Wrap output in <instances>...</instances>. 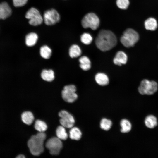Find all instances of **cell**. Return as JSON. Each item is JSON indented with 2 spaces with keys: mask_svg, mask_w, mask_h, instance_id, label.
<instances>
[{
  "mask_svg": "<svg viewBox=\"0 0 158 158\" xmlns=\"http://www.w3.org/2000/svg\"><path fill=\"white\" fill-rule=\"evenodd\" d=\"M95 43L99 50L105 51L114 47L117 44V40L116 36L111 31L103 30L99 31Z\"/></svg>",
  "mask_w": 158,
  "mask_h": 158,
  "instance_id": "obj_1",
  "label": "cell"
},
{
  "mask_svg": "<svg viewBox=\"0 0 158 158\" xmlns=\"http://www.w3.org/2000/svg\"><path fill=\"white\" fill-rule=\"evenodd\" d=\"M46 138V135L44 132H39L30 138L28 141V146L32 155L39 156L43 152L44 142Z\"/></svg>",
  "mask_w": 158,
  "mask_h": 158,
  "instance_id": "obj_2",
  "label": "cell"
},
{
  "mask_svg": "<svg viewBox=\"0 0 158 158\" xmlns=\"http://www.w3.org/2000/svg\"><path fill=\"white\" fill-rule=\"evenodd\" d=\"M139 39V35L135 31L131 28H128L123 32L121 37L120 41L124 46L129 48L133 46Z\"/></svg>",
  "mask_w": 158,
  "mask_h": 158,
  "instance_id": "obj_3",
  "label": "cell"
},
{
  "mask_svg": "<svg viewBox=\"0 0 158 158\" xmlns=\"http://www.w3.org/2000/svg\"><path fill=\"white\" fill-rule=\"evenodd\" d=\"M99 20L98 16L92 13L86 15L81 21L82 26L85 28H90L93 30L97 29L99 25Z\"/></svg>",
  "mask_w": 158,
  "mask_h": 158,
  "instance_id": "obj_4",
  "label": "cell"
},
{
  "mask_svg": "<svg viewBox=\"0 0 158 158\" xmlns=\"http://www.w3.org/2000/svg\"><path fill=\"white\" fill-rule=\"evenodd\" d=\"M157 84L156 82L144 79L141 81L138 90L141 94L151 95L157 91Z\"/></svg>",
  "mask_w": 158,
  "mask_h": 158,
  "instance_id": "obj_5",
  "label": "cell"
},
{
  "mask_svg": "<svg viewBox=\"0 0 158 158\" xmlns=\"http://www.w3.org/2000/svg\"><path fill=\"white\" fill-rule=\"evenodd\" d=\"M25 17L29 20V23L34 26L41 24L43 20L39 11L33 7H32L28 10L26 13Z\"/></svg>",
  "mask_w": 158,
  "mask_h": 158,
  "instance_id": "obj_6",
  "label": "cell"
},
{
  "mask_svg": "<svg viewBox=\"0 0 158 158\" xmlns=\"http://www.w3.org/2000/svg\"><path fill=\"white\" fill-rule=\"evenodd\" d=\"M45 146L51 154L57 155L59 154L63 145L60 139L57 137H54L47 141Z\"/></svg>",
  "mask_w": 158,
  "mask_h": 158,
  "instance_id": "obj_7",
  "label": "cell"
},
{
  "mask_svg": "<svg viewBox=\"0 0 158 158\" xmlns=\"http://www.w3.org/2000/svg\"><path fill=\"white\" fill-rule=\"evenodd\" d=\"M76 87L71 85L65 86L62 91V96L66 102L70 103L73 102L78 98V95L75 92Z\"/></svg>",
  "mask_w": 158,
  "mask_h": 158,
  "instance_id": "obj_8",
  "label": "cell"
},
{
  "mask_svg": "<svg viewBox=\"0 0 158 158\" xmlns=\"http://www.w3.org/2000/svg\"><path fill=\"white\" fill-rule=\"evenodd\" d=\"M60 18V16L58 12L55 9H51L44 12L43 19L46 25H51L58 22Z\"/></svg>",
  "mask_w": 158,
  "mask_h": 158,
  "instance_id": "obj_9",
  "label": "cell"
},
{
  "mask_svg": "<svg viewBox=\"0 0 158 158\" xmlns=\"http://www.w3.org/2000/svg\"><path fill=\"white\" fill-rule=\"evenodd\" d=\"M61 118L60 122L61 125L64 127L70 128L73 126L75 121L73 116L67 111L62 110L59 113Z\"/></svg>",
  "mask_w": 158,
  "mask_h": 158,
  "instance_id": "obj_10",
  "label": "cell"
},
{
  "mask_svg": "<svg viewBox=\"0 0 158 158\" xmlns=\"http://www.w3.org/2000/svg\"><path fill=\"white\" fill-rule=\"evenodd\" d=\"M11 8L7 3H0V19H6L11 15Z\"/></svg>",
  "mask_w": 158,
  "mask_h": 158,
  "instance_id": "obj_11",
  "label": "cell"
},
{
  "mask_svg": "<svg viewBox=\"0 0 158 158\" xmlns=\"http://www.w3.org/2000/svg\"><path fill=\"white\" fill-rule=\"evenodd\" d=\"M127 61V56L123 51H119L117 52L114 59V63L116 65L121 66L125 64Z\"/></svg>",
  "mask_w": 158,
  "mask_h": 158,
  "instance_id": "obj_12",
  "label": "cell"
},
{
  "mask_svg": "<svg viewBox=\"0 0 158 158\" xmlns=\"http://www.w3.org/2000/svg\"><path fill=\"white\" fill-rule=\"evenodd\" d=\"M95 78L96 82L100 85H106L109 83V78L104 73H97L95 75Z\"/></svg>",
  "mask_w": 158,
  "mask_h": 158,
  "instance_id": "obj_13",
  "label": "cell"
},
{
  "mask_svg": "<svg viewBox=\"0 0 158 158\" xmlns=\"http://www.w3.org/2000/svg\"><path fill=\"white\" fill-rule=\"evenodd\" d=\"M38 39V36L34 32H31L27 34L25 37V43L29 47L34 45L36 43Z\"/></svg>",
  "mask_w": 158,
  "mask_h": 158,
  "instance_id": "obj_14",
  "label": "cell"
},
{
  "mask_svg": "<svg viewBox=\"0 0 158 158\" xmlns=\"http://www.w3.org/2000/svg\"><path fill=\"white\" fill-rule=\"evenodd\" d=\"M145 123L146 126L148 128H153L157 124V118L153 115H149L145 118Z\"/></svg>",
  "mask_w": 158,
  "mask_h": 158,
  "instance_id": "obj_15",
  "label": "cell"
},
{
  "mask_svg": "<svg viewBox=\"0 0 158 158\" xmlns=\"http://www.w3.org/2000/svg\"><path fill=\"white\" fill-rule=\"evenodd\" d=\"M23 122L25 124L30 125L32 123L34 120V117L32 113L29 111L23 112L21 116Z\"/></svg>",
  "mask_w": 158,
  "mask_h": 158,
  "instance_id": "obj_16",
  "label": "cell"
},
{
  "mask_svg": "<svg viewBox=\"0 0 158 158\" xmlns=\"http://www.w3.org/2000/svg\"><path fill=\"white\" fill-rule=\"evenodd\" d=\"M145 28L148 30L154 31L157 28V23L156 20L153 18H150L145 22Z\"/></svg>",
  "mask_w": 158,
  "mask_h": 158,
  "instance_id": "obj_17",
  "label": "cell"
},
{
  "mask_svg": "<svg viewBox=\"0 0 158 158\" xmlns=\"http://www.w3.org/2000/svg\"><path fill=\"white\" fill-rule=\"evenodd\" d=\"M80 66L81 68L84 71H87L91 68V64L89 58L85 56L81 57L79 59Z\"/></svg>",
  "mask_w": 158,
  "mask_h": 158,
  "instance_id": "obj_18",
  "label": "cell"
},
{
  "mask_svg": "<svg viewBox=\"0 0 158 158\" xmlns=\"http://www.w3.org/2000/svg\"><path fill=\"white\" fill-rule=\"evenodd\" d=\"M41 77L45 81H52L54 79V72L51 70H43L41 73Z\"/></svg>",
  "mask_w": 158,
  "mask_h": 158,
  "instance_id": "obj_19",
  "label": "cell"
},
{
  "mask_svg": "<svg viewBox=\"0 0 158 158\" xmlns=\"http://www.w3.org/2000/svg\"><path fill=\"white\" fill-rule=\"evenodd\" d=\"M82 135L80 130L76 127L72 128L69 131L70 138L72 140H79L81 137Z\"/></svg>",
  "mask_w": 158,
  "mask_h": 158,
  "instance_id": "obj_20",
  "label": "cell"
},
{
  "mask_svg": "<svg viewBox=\"0 0 158 158\" xmlns=\"http://www.w3.org/2000/svg\"><path fill=\"white\" fill-rule=\"evenodd\" d=\"M81 51L79 46L76 44L72 45L69 49V54L72 58L78 57L81 54Z\"/></svg>",
  "mask_w": 158,
  "mask_h": 158,
  "instance_id": "obj_21",
  "label": "cell"
},
{
  "mask_svg": "<svg viewBox=\"0 0 158 158\" xmlns=\"http://www.w3.org/2000/svg\"><path fill=\"white\" fill-rule=\"evenodd\" d=\"M56 135L60 140H65L67 139L68 135L64 127L62 126H59L56 130Z\"/></svg>",
  "mask_w": 158,
  "mask_h": 158,
  "instance_id": "obj_22",
  "label": "cell"
},
{
  "mask_svg": "<svg viewBox=\"0 0 158 158\" xmlns=\"http://www.w3.org/2000/svg\"><path fill=\"white\" fill-rule=\"evenodd\" d=\"M121 128V131L123 133H127L131 130L132 126L130 122L127 119H123L120 122Z\"/></svg>",
  "mask_w": 158,
  "mask_h": 158,
  "instance_id": "obj_23",
  "label": "cell"
},
{
  "mask_svg": "<svg viewBox=\"0 0 158 158\" xmlns=\"http://www.w3.org/2000/svg\"><path fill=\"white\" fill-rule=\"evenodd\" d=\"M51 49L47 45L42 46L40 50V53L41 56L43 58L47 59L51 56Z\"/></svg>",
  "mask_w": 158,
  "mask_h": 158,
  "instance_id": "obj_24",
  "label": "cell"
},
{
  "mask_svg": "<svg viewBox=\"0 0 158 158\" xmlns=\"http://www.w3.org/2000/svg\"><path fill=\"white\" fill-rule=\"evenodd\" d=\"M34 127L37 130L40 132H44L47 129L46 124L43 121L40 120H37L35 121Z\"/></svg>",
  "mask_w": 158,
  "mask_h": 158,
  "instance_id": "obj_25",
  "label": "cell"
},
{
  "mask_svg": "<svg viewBox=\"0 0 158 158\" xmlns=\"http://www.w3.org/2000/svg\"><path fill=\"white\" fill-rule=\"evenodd\" d=\"M112 125L111 121L106 118H103L100 123L101 128L105 130H108L111 128Z\"/></svg>",
  "mask_w": 158,
  "mask_h": 158,
  "instance_id": "obj_26",
  "label": "cell"
},
{
  "mask_svg": "<svg viewBox=\"0 0 158 158\" xmlns=\"http://www.w3.org/2000/svg\"><path fill=\"white\" fill-rule=\"evenodd\" d=\"M93 39L91 35L89 33H84L80 37L81 42L84 44L88 45L92 41Z\"/></svg>",
  "mask_w": 158,
  "mask_h": 158,
  "instance_id": "obj_27",
  "label": "cell"
},
{
  "mask_svg": "<svg viewBox=\"0 0 158 158\" xmlns=\"http://www.w3.org/2000/svg\"><path fill=\"white\" fill-rule=\"evenodd\" d=\"M116 4L117 6L122 9H127L129 4V0H116Z\"/></svg>",
  "mask_w": 158,
  "mask_h": 158,
  "instance_id": "obj_28",
  "label": "cell"
},
{
  "mask_svg": "<svg viewBox=\"0 0 158 158\" xmlns=\"http://www.w3.org/2000/svg\"><path fill=\"white\" fill-rule=\"evenodd\" d=\"M14 6L16 7H20L25 5L28 0H13Z\"/></svg>",
  "mask_w": 158,
  "mask_h": 158,
  "instance_id": "obj_29",
  "label": "cell"
},
{
  "mask_svg": "<svg viewBox=\"0 0 158 158\" xmlns=\"http://www.w3.org/2000/svg\"><path fill=\"white\" fill-rule=\"evenodd\" d=\"M16 158H25V157L23 155L20 154L18 155Z\"/></svg>",
  "mask_w": 158,
  "mask_h": 158,
  "instance_id": "obj_30",
  "label": "cell"
}]
</instances>
